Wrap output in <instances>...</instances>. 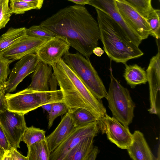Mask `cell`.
Returning a JSON list of instances; mask_svg holds the SVG:
<instances>
[{"label":"cell","mask_w":160,"mask_h":160,"mask_svg":"<svg viewBox=\"0 0 160 160\" xmlns=\"http://www.w3.org/2000/svg\"><path fill=\"white\" fill-rule=\"evenodd\" d=\"M42 27L55 36L64 37L70 46L89 58L100 39L98 22L84 6H67L42 22Z\"/></svg>","instance_id":"obj_1"},{"label":"cell","mask_w":160,"mask_h":160,"mask_svg":"<svg viewBox=\"0 0 160 160\" xmlns=\"http://www.w3.org/2000/svg\"><path fill=\"white\" fill-rule=\"evenodd\" d=\"M51 66L68 112L83 108L99 119L107 113L101 99L93 95L62 58Z\"/></svg>","instance_id":"obj_2"},{"label":"cell","mask_w":160,"mask_h":160,"mask_svg":"<svg viewBox=\"0 0 160 160\" xmlns=\"http://www.w3.org/2000/svg\"><path fill=\"white\" fill-rule=\"evenodd\" d=\"M100 39L104 51L112 60L126 63L128 60L143 55L138 47L130 42L119 25L108 14L95 8Z\"/></svg>","instance_id":"obj_3"},{"label":"cell","mask_w":160,"mask_h":160,"mask_svg":"<svg viewBox=\"0 0 160 160\" xmlns=\"http://www.w3.org/2000/svg\"><path fill=\"white\" fill-rule=\"evenodd\" d=\"M62 58L96 98L99 99L107 98L108 92L89 58L78 52L75 53L69 52Z\"/></svg>","instance_id":"obj_4"},{"label":"cell","mask_w":160,"mask_h":160,"mask_svg":"<svg viewBox=\"0 0 160 160\" xmlns=\"http://www.w3.org/2000/svg\"><path fill=\"white\" fill-rule=\"evenodd\" d=\"M110 82L106 98L113 117L123 125L128 126L134 117L135 104L128 90L114 77L112 68L109 69Z\"/></svg>","instance_id":"obj_5"},{"label":"cell","mask_w":160,"mask_h":160,"mask_svg":"<svg viewBox=\"0 0 160 160\" xmlns=\"http://www.w3.org/2000/svg\"><path fill=\"white\" fill-rule=\"evenodd\" d=\"M5 98L8 110L24 114L48 103L62 102L61 98L52 97L50 90L42 92L28 88L14 94L6 93Z\"/></svg>","instance_id":"obj_6"},{"label":"cell","mask_w":160,"mask_h":160,"mask_svg":"<svg viewBox=\"0 0 160 160\" xmlns=\"http://www.w3.org/2000/svg\"><path fill=\"white\" fill-rule=\"evenodd\" d=\"M98 121L99 129L102 134L105 133L108 139L118 148L127 149L132 140V134L128 126L107 113Z\"/></svg>","instance_id":"obj_7"},{"label":"cell","mask_w":160,"mask_h":160,"mask_svg":"<svg viewBox=\"0 0 160 160\" xmlns=\"http://www.w3.org/2000/svg\"><path fill=\"white\" fill-rule=\"evenodd\" d=\"M24 115L6 110L0 111V125L11 147L20 148L21 137L27 127Z\"/></svg>","instance_id":"obj_8"},{"label":"cell","mask_w":160,"mask_h":160,"mask_svg":"<svg viewBox=\"0 0 160 160\" xmlns=\"http://www.w3.org/2000/svg\"><path fill=\"white\" fill-rule=\"evenodd\" d=\"M98 121L76 127L69 136L50 154L49 160H64L71 149L85 137H95L99 131Z\"/></svg>","instance_id":"obj_9"},{"label":"cell","mask_w":160,"mask_h":160,"mask_svg":"<svg viewBox=\"0 0 160 160\" xmlns=\"http://www.w3.org/2000/svg\"><path fill=\"white\" fill-rule=\"evenodd\" d=\"M158 52L151 59L146 70L148 83L151 114L159 116L160 113V40H156Z\"/></svg>","instance_id":"obj_10"},{"label":"cell","mask_w":160,"mask_h":160,"mask_svg":"<svg viewBox=\"0 0 160 160\" xmlns=\"http://www.w3.org/2000/svg\"><path fill=\"white\" fill-rule=\"evenodd\" d=\"M70 47L65 37L56 36L45 42L35 53L40 61L52 65L69 52Z\"/></svg>","instance_id":"obj_11"},{"label":"cell","mask_w":160,"mask_h":160,"mask_svg":"<svg viewBox=\"0 0 160 160\" xmlns=\"http://www.w3.org/2000/svg\"><path fill=\"white\" fill-rule=\"evenodd\" d=\"M88 4L110 16L121 27L128 40L139 46L142 40L124 21L119 12L115 0H89Z\"/></svg>","instance_id":"obj_12"},{"label":"cell","mask_w":160,"mask_h":160,"mask_svg":"<svg viewBox=\"0 0 160 160\" xmlns=\"http://www.w3.org/2000/svg\"><path fill=\"white\" fill-rule=\"evenodd\" d=\"M19 60L10 72L6 83V93L14 91L25 77L34 72L39 61L36 53L26 55Z\"/></svg>","instance_id":"obj_13"},{"label":"cell","mask_w":160,"mask_h":160,"mask_svg":"<svg viewBox=\"0 0 160 160\" xmlns=\"http://www.w3.org/2000/svg\"><path fill=\"white\" fill-rule=\"evenodd\" d=\"M118 10L126 23L143 40L150 35L151 30L146 19L122 0H115Z\"/></svg>","instance_id":"obj_14"},{"label":"cell","mask_w":160,"mask_h":160,"mask_svg":"<svg viewBox=\"0 0 160 160\" xmlns=\"http://www.w3.org/2000/svg\"><path fill=\"white\" fill-rule=\"evenodd\" d=\"M47 40L27 35L7 51L3 56L13 61L19 60L26 55L35 53Z\"/></svg>","instance_id":"obj_15"},{"label":"cell","mask_w":160,"mask_h":160,"mask_svg":"<svg viewBox=\"0 0 160 160\" xmlns=\"http://www.w3.org/2000/svg\"><path fill=\"white\" fill-rule=\"evenodd\" d=\"M75 127L71 113L68 112L54 131L46 137V140L51 152L69 136Z\"/></svg>","instance_id":"obj_16"},{"label":"cell","mask_w":160,"mask_h":160,"mask_svg":"<svg viewBox=\"0 0 160 160\" xmlns=\"http://www.w3.org/2000/svg\"><path fill=\"white\" fill-rule=\"evenodd\" d=\"M52 70L51 65L39 60L32 75L31 82L27 88L39 92H49Z\"/></svg>","instance_id":"obj_17"},{"label":"cell","mask_w":160,"mask_h":160,"mask_svg":"<svg viewBox=\"0 0 160 160\" xmlns=\"http://www.w3.org/2000/svg\"><path fill=\"white\" fill-rule=\"evenodd\" d=\"M132 134V142L127 149L130 158L133 160L155 159L143 134L136 130Z\"/></svg>","instance_id":"obj_18"},{"label":"cell","mask_w":160,"mask_h":160,"mask_svg":"<svg viewBox=\"0 0 160 160\" xmlns=\"http://www.w3.org/2000/svg\"><path fill=\"white\" fill-rule=\"evenodd\" d=\"M27 28L25 27L11 28L0 38V56L19 42L26 35Z\"/></svg>","instance_id":"obj_19"},{"label":"cell","mask_w":160,"mask_h":160,"mask_svg":"<svg viewBox=\"0 0 160 160\" xmlns=\"http://www.w3.org/2000/svg\"><path fill=\"white\" fill-rule=\"evenodd\" d=\"M123 77L127 83L134 88L137 85L145 84L148 82L147 72L137 64L128 65L124 64Z\"/></svg>","instance_id":"obj_20"},{"label":"cell","mask_w":160,"mask_h":160,"mask_svg":"<svg viewBox=\"0 0 160 160\" xmlns=\"http://www.w3.org/2000/svg\"><path fill=\"white\" fill-rule=\"evenodd\" d=\"M94 137H88L80 141L69 152L64 160H86L93 147Z\"/></svg>","instance_id":"obj_21"},{"label":"cell","mask_w":160,"mask_h":160,"mask_svg":"<svg viewBox=\"0 0 160 160\" xmlns=\"http://www.w3.org/2000/svg\"><path fill=\"white\" fill-rule=\"evenodd\" d=\"M29 160H49L51 152L46 140L27 146Z\"/></svg>","instance_id":"obj_22"},{"label":"cell","mask_w":160,"mask_h":160,"mask_svg":"<svg viewBox=\"0 0 160 160\" xmlns=\"http://www.w3.org/2000/svg\"><path fill=\"white\" fill-rule=\"evenodd\" d=\"M45 131L33 126L27 127L21 138L27 146L30 145L37 142L46 140Z\"/></svg>","instance_id":"obj_23"},{"label":"cell","mask_w":160,"mask_h":160,"mask_svg":"<svg viewBox=\"0 0 160 160\" xmlns=\"http://www.w3.org/2000/svg\"><path fill=\"white\" fill-rule=\"evenodd\" d=\"M71 113L76 127L99 120L90 112L83 108H78Z\"/></svg>","instance_id":"obj_24"},{"label":"cell","mask_w":160,"mask_h":160,"mask_svg":"<svg viewBox=\"0 0 160 160\" xmlns=\"http://www.w3.org/2000/svg\"><path fill=\"white\" fill-rule=\"evenodd\" d=\"M136 10L146 19L153 9L152 0H122Z\"/></svg>","instance_id":"obj_25"},{"label":"cell","mask_w":160,"mask_h":160,"mask_svg":"<svg viewBox=\"0 0 160 160\" xmlns=\"http://www.w3.org/2000/svg\"><path fill=\"white\" fill-rule=\"evenodd\" d=\"M160 10L153 9L145 19L150 28V35L156 39L160 38Z\"/></svg>","instance_id":"obj_26"},{"label":"cell","mask_w":160,"mask_h":160,"mask_svg":"<svg viewBox=\"0 0 160 160\" xmlns=\"http://www.w3.org/2000/svg\"><path fill=\"white\" fill-rule=\"evenodd\" d=\"M10 8L12 13L16 14H22L32 9H37L34 4L20 0H10Z\"/></svg>","instance_id":"obj_27"},{"label":"cell","mask_w":160,"mask_h":160,"mask_svg":"<svg viewBox=\"0 0 160 160\" xmlns=\"http://www.w3.org/2000/svg\"><path fill=\"white\" fill-rule=\"evenodd\" d=\"M28 35L48 40L56 36L50 31L39 25H33L27 28Z\"/></svg>","instance_id":"obj_28"},{"label":"cell","mask_w":160,"mask_h":160,"mask_svg":"<svg viewBox=\"0 0 160 160\" xmlns=\"http://www.w3.org/2000/svg\"><path fill=\"white\" fill-rule=\"evenodd\" d=\"M68 112V109L63 102H59L53 103L51 111L48 114V128H50L52 126L54 121L57 118L66 114Z\"/></svg>","instance_id":"obj_29"},{"label":"cell","mask_w":160,"mask_h":160,"mask_svg":"<svg viewBox=\"0 0 160 160\" xmlns=\"http://www.w3.org/2000/svg\"><path fill=\"white\" fill-rule=\"evenodd\" d=\"M9 0H0V30L4 28L13 13L8 6Z\"/></svg>","instance_id":"obj_30"},{"label":"cell","mask_w":160,"mask_h":160,"mask_svg":"<svg viewBox=\"0 0 160 160\" xmlns=\"http://www.w3.org/2000/svg\"><path fill=\"white\" fill-rule=\"evenodd\" d=\"M13 61L3 56H0V84L6 87L10 72L9 66Z\"/></svg>","instance_id":"obj_31"},{"label":"cell","mask_w":160,"mask_h":160,"mask_svg":"<svg viewBox=\"0 0 160 160\" xmlns=\"http://www.w3.org/2000/svg\"><path fill=\"white\" fill-rule=\"evenodd\" d=\"M2 160H29L27 157L24 156L19 153L17 149L11 147L5 151Z\"/></svg>","instance_id":"obj_32"},{"label":"cell","mask_w":160,"mask_h":160,"mask_svg":"<svg viewBox=\"0 0 160 160\" xmlns=\"http://www.w3.org/2000/svg\"><path fill=\"white\" fill-rule=\"evenodd\" d=\"M6 87L0 84V111L7 110L5 98Z\"/></svg>","instance_id":"obj_33"},{"label":"cell","mask_w":160,"mask_h":160,"mask_svg":"<svg viewBox=\"0 0 160 160\" xmlns=\"http://www.w3.org/2000/svg\"><path fill=\"white\" fill-rule=\"evenodd\" d=\"M0 146L5 151L10 148L9 143L0 125Z\"/></svg>","instance_id":"obj_34"},{"label":"cell","mask_w":160,"mask_h":160,"mask_svg":"<svg viewBox=\"0 0 160 160\" xmlns=\"http://www.w3.org/2000/svg\"><path fill=\"white\" fill-rule=\"evenodd\" d=\"M98 149L97 146H93L88 155L86 160H95L98 153Z\"/></svg>","instance_id":"obj_35"},{"label":"cell","mask_w":160,"mask_h":160,"mask_svg":"<svg viewBox=\"0 0 160 160\" xmlns=\"http://www.w3.org/2000/svg\"><path fill=\"white\" fill-rule=\"evenodd\" d=\"M34 4L37 9H40L42 7L44 0H20Z\"/></svg>","instance_id":"obj_36"},{"label":"cell","mask_w":160,"mask_h":160,"mask_svg":"<svg viewBox=\"0 0 160 160\" xmlns=\"http://www.w3.org/2000/svg\"><path fill=\"white\" fill-rule=\"evenodd\" d=\"M104 51L98 47L95 48L93 50V53L98 57H100L104 53Z\"/></svg>","instance_id":"obj_37"},{"label":"cell","mask_w":160,"mask_h":160,"mask_svg":"<svg viewBox=\"0 0 160 160\" xmlns=\"http://www.w3.org/2000/svg\"><path fill=\"white\" fill-rule=\"evenodd\" d=\"M53 103H49L42 106L41 107L43 109L46 111L49 114L52 110V104Z\"/></svg>","instance_id":"obj_38"},{"label":"cell","mask_w":160,"mask_h":160,"mask_svg":"<svg viewBox=\"0 0 160 160\" xmlns=\"http://www.w3.org/2000/svg\"><path fill=\"white\" fill-rule=\"evenodd\" d=\"M72 2L77 5H85L88 4L89 0H68Z\"/></svg>","instance_id":"obj_39"},{"label":"cell","mask_w":160,"mask_h":160,"mask_svg":"<svg viewBox=\"0 0 160 160\" xmlns=\"http://www.w3.org/2000/svg\"><path fill=\"white\" fill-rule=\"evenodd\" d=\"M5 151L0 146V160H2Z\"/></svg>","instance_id":"obj_40"}]
</instances>
